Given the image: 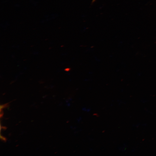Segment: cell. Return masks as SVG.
Listing matches in <instances>:
<instances>
[{"label": "cell", "instance_id": "1", "mask_svg": "<svg viewBox=\"0 0 156 156\" xmlns=\"http://www.w3.org/2000/svg\"><path fill=\"white\" fill-rule=\"evenodd\" d=\"M95 1V0H92V1L93 2L94 1Z\"/></svg>", "mask_w": 156, "mask_h": 156}]
</instances>
